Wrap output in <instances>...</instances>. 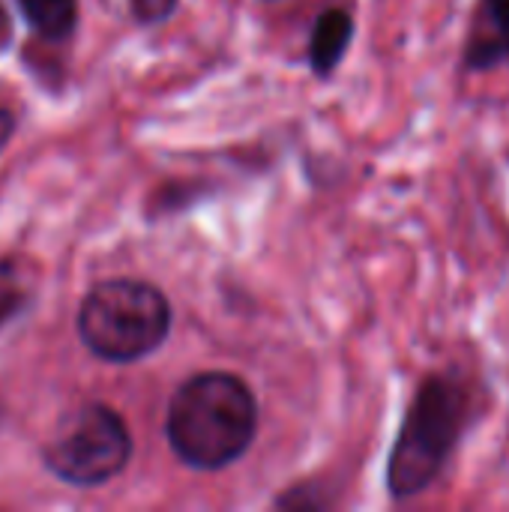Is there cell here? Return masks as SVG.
<instances>
[{"mask_svg":"<svg viewBox=\"0 0 509 512\" xmlns=\"http://www.w3.org/2000/svg\"><path fill=\"white\" fill-rule=\"evenodd\" d=\"M483 411L486 387L468 369L429 372L417 384L387 456L390 498L414 501L426 495L447 474Z\"/></svg>","mask_w":509,"mask_h":512,"instance_id":"obj_1","label":"cell"},{"mask_svg":"<svg viewBox=\"0 0 509 512\" xmlns=\"http://www.w3.org/2000/svg\"><path fill=\"white\" fill-rule=\"evenodd\" d=\"M255 432L258 402L237 375L201 372L180 384L168 402L165 435L189 468H228L249 450Z\"/></svg>","mask_w":509,"mask_h":512,"instance_id":"obj_2","label":"cell"},{"mask_svg":"<svg viewBox=\"0 0 509 512\" xmlns=\"http://www.w3.org/2000/svg\"><path fill=\"white\" fill-rule=\"evenodd\" d=\"M171 330L165 294L138 279H108L87 291L78 309L81 342L108 363H135L153 354Z\"/></svg>","mask_w":509,"mask_h":512,"instance_id":"obj_3","label":"cell"},{"mask_svg":"<svg viewBox=\"0 0 509 512\" xmlns=\"http://www.w3.org/2000/svg\"><path fill=\"white\" fill-rule=\"evenodd\" d=\"M132 456V435L117 411L90 402L72 411L51 432L42 459L45 468L69 486H102L114 480Z\"/></svg>","mask_w":509,"mask_h":512,"instance_id":"obj_4","label":"cell"},{"mask_svg":"<svg viewBox=\"0 0 509 512\" xmlns=\"http://www.w3.org/2000/svg\"><path fill=\"white\" fill-rule=\"evenodd\" d=\"M509 63V0H477L465 42L462 69L486 75Z\"/></svg>","mask_w":509,"mask_h":512,"instance_id":"obj_5","label":"cell"},{"mask_svg":"<svg viewBox=\"0 0 509 512\" xmlns=\"http://www.w3.org/2000/svg\"><path fill=\"white\" fill-rule=\"evenodd\" d=\"M354 15L345 6H330L318 15L309 36V66L318 78H330L354 42Z\"/></svg>","mask_w":509,"mask_h":512,"instance_id":"obj_6","label":"cell"},{"mask_svg":"<svg viewBox=\"0 0 509 512\" xmlns=\"http://www.w3.org/2000/svg\"><path fill=\"white\" fill-rule=\"evenodd\" d=\"M27 24L51 42L69 39L78 24V0H18Z\"/></svg>","mask_w":509,"mask_h":512,"instance_id":"obj_7","label":"cell"},{"mask_svg":"<svg viewBox=\"0 0 509 512\" xmlns=\"http://www.w3.org/2000/svg\"><path fill=\"white\" fill-rule=\"evenodd\" d=\"M129 3H132L135 18L144 24H159L177 9V0H129Z\"/></svg>","mask_w":509,"mask_h":512,"instance_id":"obj_8","label":"cell"},{"mask_svg":"<svg viewBox=\"0 0 509 512\" xmlns=\"http://www.w3.org/2000/svg\"><path fill=\"white\" fill-rule=\"evenodd\" d=\"M18 309H21V294L12 291V288H6V285H0V327H3Z\"/></svg>","mask_w":509,"mask_h":512,"instance_id":"obj_9","label":"cell"},{"mask_svg":"<svg viewBox=\"0 0 509 512\" xmlns=\"http://www.w3.org/2000/svg\"><path fill=\"white\" fill-rule=\"evenodd\" d=\"M12 132H15V117L6 111V108H0V150L9 144V138H12Z\"/></svg>","mask_w":509,"mask_h":512,"instance_id":"obj_10","label":"cell"}]
</instances>
